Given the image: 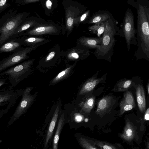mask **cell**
<instances>
[{
    "label": "cell",
    "mask_w": 149,
    "mask_h": 149,
    "mask_svg": "<svg viewBox=\"0 0 149 149\" xmlns=\"http://www.w3.org/2000/svg\"><path fill=\"white\" fill-rule=\"evenodd\" d=\"M137 101L140 111L144 112L146 109V102L144 91L143 87L139 85L136 89Z\"/></svg>",
    "instance_id": "cell-15"
},
{
    "label": "cell",
    "mask_w": 149,
    "mask_h": 149,
    "mask_svg": "<svg viewBox=\"0 0 149 149\" xmlns=\"http://www.w3.org/2000/svg\"><path fill=\"white\" fill-rule=\"evenodd\" d=\"M127 3L136 10L137 23L136 29L137 48L134 56L137 60L149 61V2L148 0H128Z\"/></svg>",
    "instance_id": "cell-1"
},
{
    "label": "cell",
    "mask_w": 149,
    "mask_h": 149,
    "mask_svg": "<svg viewBox=\"0 0 149 149\" xmlns=\"http://www.w3.org/2000/svg\"><path fill=\"white\" fill-rule=\"evenodd\" d=\"M71 55L72 57L75 58H77L79 57V56L78 54L75 53H72L71 54Z\"/></svg>",
    "instance_id": "cell-35"
},
{
    "label": "cell",
    "mask_w": 149,
    "mask_h": 149,
    "mask_svg": "<svg viewBox=\"0 0 149 149\" xmlns=\"http://www.w3.org/2000/svg\"><path fill=\"white\" fill-rule=\"evenodd\" d=\"M132 84V81L131 80H122L117 84L115 89L119 91L126 90L131 87Z\"/></svg>",
    "instance_id": "cell-21"
},
{
    "label": "cell",
    "mask_w": 149,
    "mask_h": 149,
    "mask_svg": "<svg viewBox=\"0 0 149 149\" xmlns=\"http://www.w3.org/2000/svg\"><path fill=\"white\" fill-rule=\"evenodd\" d=\"M10 5L8 0H0V13L9 7Z\"/></svg>",
    "instance_id": "cell-27"
},
{
    "label": "cell",
    "mask_w": 149,
    "mask_h": 149,
    "mask_svg": "<svg viewBox=\"0 0 149 149\" xmlns=\"http://www.w3.org/2000/svg\"><path fill=\"white\" fill-rule=\"evenodd\" d=\"M88 29L92 33L96 34L98 38H100L105 30V23L94 24L89 26Z\"/></svg>",
    "instance_id": "cell-20"
},
{
    "label": "cell",
    "mask_w": 149,
    "mask_h": 149,
    "mask_svg": "<svg viewBox=\"0 0 149 149\" xmlns=\"http://www.w3.org/2000/svg\"><path fill=\"white\" fill-rule=\"evenodd\" d=\"M94 143L102 149H118L112 145L100 141H95Z\"/></svg>",
    "instance_id": "cell-25"
},
{
    "label": "cell",
    "mask_w": 149,
    "mask_h": 149,
    "mask_svg": "<svg viewBox=\"0 0 149 149\" xmlns=\"http://www.w3.org/2000/svg\"><path fill=\"white\" fill-rule=\"evenodd\" d=\"M73 20L71 17H69L67 20V24L68 26H71L73 24Z\"/></svg>",
    "instance_id": "cell-31"
},
{
    "label": "cell",
    "mask_w": 149,
    "mask_h": 149,
    "mask_svg": "<svg viewBox=\"0 0 149 149\" xmlns=\"http://www.w3.org/2000/svg\"><path fill=\"white\" fill-rule=\"evenodd\" d=\"M102 37L92 38L84 37L80 40V42L83 47L89 49H98L100 46Z\"/></svg>",
    "instance_id": "cell-12"
},
{
    "label": "cell",
    "mask_w": 149,
    "mask_h": 149,
    "mask_svg": "<svg viewBox=\"0 0 149 149\" xmlns=\"http://www.w3.org/2000/svg\"><path fill=\"white\" fill-rule=\"evenodd\" d=\"M147 89L148 94H149V84L148 83V84H147Z\"/></svg>",
    "instance_id": "cell-37"
},
{
    "label": "cell",
    "mask_w": 149,
    "mask_h": 149,
    "mask_svg": "<svg viewBox=\"0 0 149 149\" xmlns=\"http://www.w3.org/2000/svg\"><path fill=\"white\" fill-rule=\"evenodd\" d=\"M112 99L109 96L104 97L98 102L96 111L97 113H102L105 112L111 105Z\"/></svg>",
    "instance_id": "cell-17"
},
{
    "label": "cell",
    "mask_w": 149,
    "mask_h": 149,
    "mask_svg": "<svg viewBox=\"0 0 149 149\" xmlns=\"http://www.w3.org/2000/svg\"><path fill=\"white\" fill-rule=\"evenodd\" d=\"M64 120V116L62 115L61 116L58 121L57 129L53 139V149H58L60 135L63 125Z\"/></svg>",
    "instance_id": "cell-19"
},
{
    "label": "cell",
    "mask_w": 149,
    "mask_h": 149,
    "mask_svg": "<svg viewBox=\"0 0 149 149\" xmlns=\"http://www.w3.org/2000/svg\"><path fill=\"white\" fill-rule=\"evenodd\" d=\"M52 2L49 0H48L46 2V6L47 8L48 9H50L52 7Z\"/></svg>",
    "instance_id": "cell-34"
},
{
    "label": "cell",
    "mask_w": 149,
    "mask_h": 149,
    "mask_svg": "<svg viewBox=\"0 0 149 149\" xmlns=\"http://www.w3.org/2000/svg\"><path fill=\"white\" fill-rule=\"evenodd\" d=\"M144 118L147 120H148L149 119V108H148L146 111Z\"/></svg>",
    "instance_id": "cell-33"
},
{
    "label": "cell",
    "mask_w": 149,
    "mask_h": 149,
    "mask_svg": "<svg viewBox=\"0 0 149 149\" xmlns=\"http://www.w3.org/2000/svg\"><path fill=\"white\" fill-rule=\"evenodd\" d=\"M8 81L6 77L0 76V88L3 86L7 84Z\"/></svg>",
    "instance_id": "cell-29"
},
{
    "label": "cell",
    "mask_w": 149,
    "mask_h": 149,
    "mask_svg": "<svg viewBox=\"0 0 149 149\" xmlns=\"http://www.w3.org/2000/svg\"><path fill=\"white\" fill-rule=\"evenodd\" d=\"M32 62L30 60L15 65L0 73V76L6 77L10 85L14 88L27 76Z\"/></svg>",
    "instance_id": "cell-4"
},
{
    "label": "cell",
    "mask_w": 149,
    "mask_h": 149,
    "mask_svg": "<svg viewBox=\"0 0 149 149\" xmlns=\"http://www.w3.org/2000/svg\"><path fill=\"white\" fill-rule=\"evenodd\" d=\"M131 124L128 122L125 127L122 137L126 139H130L134 135V131Z\"/></svg>",
    "instance_id": "cell-22"
},
{
    "label": "cell",
    "mask_w": 149,
    "mask_h": 149,
    "mask_svg": "<svg viewBox=\"0 0 149 149\" xmlns=\"http://www.w3.org/2000/svg\"><path fill=\"white\" fill-rule=\"evenodd\" d=\"M77 120H80L81 119V117L80 116H78L76 117Z\"/></svg>",
    "instance_id": "cell-36"
},
{
    "label": "cell",
    "mask_w": 149,
    "mask_h": 149,
    "mask_svg": "<svg viewBox=\"0 0 149 149\" xmlns=\"http://www.w3.org/2000/svg\"><path fill=\"white\" fill-rule=\"evenodd\" d=\"M43 40L42 39L35 37L25 38L24 39V45H31Z\"/></svg>",
    "instance_id": "cell-24"
},
{
    "label": "cell",
    "mask_w": 149,
    "mask_h": 149,
    "mask_svg": "<svg viewBox=\"0 0 149 149\" xmlns=\"http://www.w3.org/2000/svg\"><path fill=\"white\" fill-rule=\"evenodd\" d=\"M79 141L80 145L85 149H97L88 139L85 138L81 137Z\"/></svg>",
    "instance_id": "cell-23"
},
{
    "label": "cell",
    "mask_w": 149,
    "mask_h": 149,
    "mask_svg": "<svg viewBox=\"0 0 149 149\" xmlns=\"http://www.w3.org/2000/svg\"><path fill=\"white\" fill-rule=\"evenodd\" d=\"M112 14L107 10H99L95 12L93 15L88 19V24H100L104 23L110 18Z\"/></svg>",
    "instance_id": "cell-10"
},
{
    "label": "cell",
    "mask_w": 149,
    "mask_h": 149,
    "mask_svg": "<svg viewBox=\"0 0 149 149\" xmlns=\"http://www.w3.org/2000/svg\"><path fill=\"white\" fill-rule=\"evenodd\" d=\"M23 91L21 89L15 90L10 85L0 88V118L15 104Z\"/></svg>",
    "instance_id": "cell-5"
},
{
    "label": "cell",
    "mask_w": 149,
    "mask_h": 149,
    "mask_svg": "<svg viewBox=\"0 0 149 149\" xmlns=\"http://www.w3.org/2000/svg\"><path fill=\"white\" fill-rule=\"evenodd\" d=\"M90 15V11L88 10L81 16L80 19L81 21H83L85 20L87 18H88Z\"/></svg>",
    "instance_id": "cell-30"
},
{
    "label": "cell",
    "mask_w": 149,
    "mask_h": 149,
    "mask_svg": "<svg viewBox=\"0 0 149 149\" xmlns=\"http://www.w3.org/2000/svg\"><path fill=\"white\" fill-rule=\"evenodd\" d=\"M24 38H15L6 42L0 47V53L18 51L22 48L21 46L24 45Z\"/></svg>",
    "instance_id": "cell-9"
},
{
    "label": "cell",
    "mask_w": 149,
    "mask_h": 149,
    "mask_svg": "<svg viewBox=\"0 0 149 149\" xmlns=\"http://www.w3.org/2000/svg\"><path fill=\"white\" fill-rule=\"evenodd\" d=\"M35 22L31 18H26L14 32L10 39L16 38L19 34L34 25Z\"/></svg>",
    "instance_id": "cell-14"
},
{
    "label": "cell",
    "mask_w": 149,
    "mask_h": 149,
    "mask_svg": "<svg viewBox=\"0 0 149 149\" xmlns=\"http://www.w3.org/2000/svg\"><path fill=\"white\" fill-rule=\"evenodd\" d=\"M122 23V29H120L123 31V37L125 38L127 50L130 52L131 45H136L137 42L134 14L129 8L126 11Z\"/></svg>",
    "instance_id": "cell-6"
},
{
    "label": "cell",
    "mask_w": 149,
    "mask_h": 149,
    "mask_svg": "<svg viewBox=\"0 0 149 149\" xmlns=\"http://www.w3.org/2000/svg\"><path fill=\"white\" fill-rule=\"evenodd\" d=\"M31 89L29 88L23 90L21 99L16 108L13 114L8 122L9 125L14 122L25 113L32 104L34 97L30 94Z\"/></svg>",
    "instance_id": "cell-8"
},
{
    "label": "cell",
    "mask_w": 149,
    "mask_h": 149,
    "mask_svg": "<svg viewBox=\"0 0 149 149\" xmlns=\"http://www.w3.org/2000/svg\"><path fill=\"white\" fill-rule=\"evenodd\" d=\"M94 101L95 99L93 97L89 98L84 106V110L87 112L90 111L93 107Z\"/></svg>",
    "instance_id": "cell-26"
},
{
    "label": "cell",
    "mask_w": 149,
    "mask_h": 149,
    "mask_svg": "<svg viewBox=\"0 0 149 149\" xmlns=\"http://www.w3.org/2000/svg\"><path fill=\"white\" fill-rule=\"evenodd\" d=\"M117 25V21L112 15L105 22L100 46L93 52L97 59L105 60L111 62L116 42L115 36L119 33L120 29Z\"/></svg>",
    "instance_id": "cell-2"
},
{
    "label": "cell",
    "mask_w": 149,
    "mask_h": 149,
    "mask_svg": "<svg viewBox=\"0 0 149 149\" xmlns=\"http://www.w3.org/2000/svg\"><path fill=\"white\" fill-rule=\"evenodd\" d=\"M59 111V107L58 106L55 110L48 129L44 144V147L45 148L47 147L49 141L53 134L57 119Z\"/></svg>",
    "instance_id": "cell-16"
},
{
    "label": "cell",
    "mask_w": 149,
    "mask_h": 149,
    "mask_svg": "<svg viewBox=\"0 0 149 149\" xmlns=\"http://www.w3.org/2000/svg\"><path fill=\"white\" fill-rule=\"evenodd\" d=\"M55 54V53L54 52H50L47 57L46 60L49 61L51 60L54 56Z\"/></svg>",
    "instance_id": "cell-32"
},
{
    "label": "cell",
    "mask_w": 149,
    "mask_h": 149,
    "mask_svg": "<svg viewBox=\"0 0 149 149\" xmlns=\"http://www.w3.org/2000/svg\"><path fill=\"white\" fill-rule=\"evenodd\" d=\"M135 107V103L132 93L130 92H127L120 104V114L122 115L125 112L131 110Z\"/></svg>",
    "instance_id": "cell-11"
},
{
    "label": "cell",
    "mask_w": 149,
    "mask_h": 149,
    "mask_svg": "<svg viewBox=\"0 0 149 149\" xmlns=\"http://www.w3.org/2000/svg\"><path fill=\"white\" fill-rule=\"evenodd\" d=\"M28 13L10 10L0 18V47L11 39L17 28L26 18Z\"/></svg>",
    "instance_id": "cell-3"
},
{
    "label": "cell",
    "mask_w": 149,
    "mask_h": 149,
    "mask_svg": "<svg viewBox=\"0 0 149 149\" xmlns=\"http://www.w3.org/2000/svg\"><path fill=\"white\" fill-rule=\"evenodd\" d=\"M101 80V79H97L95 77L91 78L84 85L81 91V93L91 91L100 82Z\"/></svg>",
    "instance_id": "cell-18"
},
{
    "label": "cell",
    "mask_w": 149,
    "mask_h": 149,
    "mask_svg": "<svg viewBox=\"0 0 149 149\" xmlns=\"http://www.w3.org/2000/svg\"><path fill=\"white\" fill-rule=\"evenodd\" d=\"M69 69L70 68H68L64 70H63L60 72L54 79V81H56L60 79L61 77L63 76L66 73L68 72Z\"/></svg>",
    "instance_id": "cell-28"
},
{
    "label": "cell",
    "mask_w": 149,
    "mask_h": 149,
    "mask_svg": "<svg viewBox=\"0 0 149 149\" xmlns=\"http://www.w3.org/2000/svg\"><path fill=\"white\" fill-rule=\"evenodd\" d=\"M55 27L52 26H39L29 31L24 33H21L18 37L22 36L27 35H38L45 33H52L55 31Z\"/></svg>",
    "instance_id": "cell-13"
},
{
    "label": "cell",
    "mask_w": 149,
    "mask_h": 149,
    "mask_svg": "<svg viewBox=\"0 0 149 149\" xmlns=\"http://www.w3.org/2000/svg\"><path fill=\"white\" fill-rule=\"evenodd\" d=\"M34 49L33 46L22 48L4 58L0 62V73L20 63L28 58L27 54Z\"/></svg>",
    "instance_id": "cell-7"
}]
</instances>
